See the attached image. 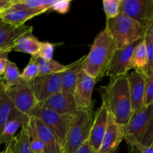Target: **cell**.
<instances>
[{"label":"cell","mask_w":153,"mask_h":153,"mask_svg":"<svg viewBox=\"0 0 153 153\" xmlns=\"http://www.w3.org/2000/svg\"><path fill=\"white\" fill-rule=\"evenodd\" d=\"M97 81L81 69L73 92L78 111H93V91Z\"/></svg>","instance_id":"ba28073f"},{"label":"cell","mask_w":153,"mask_h":153,"mask_svg":"<svg viewBox=\"0 0 153 153\" xmlns=\"http://www.w3.org/2000/svg\"><path fill=\"white\" fill-rule=\"evenodd\" d=\"M102 4L106 19H113L120 13V0H104Z\"/></svg>","instance_id":"4dcf8cb0"},{"label":"cell","mask_w":153,"mask_h":153,"mask_svg":"<svg viewBox=\"0 0 153 153\" xmlns=\"http://www.w3.org/2000/svg\"><path fill=\"white\" fill-rule=\"evenodd\" d=\"M85 55L69 64L67 70L61 73V92L73 94L79 73L82 68Z\"/></svg>","instance_id":"ffe728a7"},{"label":"cell","mask_w":153,"mask_h":153,"mask_svg":"<svg viewBox=\"0 0 153 153\" xmlns=\"http://www.w3.org/2000/svg\"><path fill=\"white\" fill-rule=\"evenodd\" d=\"M143 40L146 43L147 63H146V68H145L143 73L147 79L153 73V42L146 28L144 36H143Z\"/></svg>","instance_id":"f1b7e54d"},{"label":"cell","mask_w":153,"mask_h":153,"mask_svg":"<svg viewBox=\"0 0 153 153\" xmlns=\"http://www.w3.org/2000/svg\"><path fill=\"white\" fill-rule=\"evenodd\" d=\"M3 84L5 88H10L17 85L21 81V73L16 64L10 60L7 61L3 75Z\"/></svg>","instance_id":"cb8c5ba5"},{"label":"cell","mask_w":153,"mask_h":153,"mask_svg":"<svg viewBox=\"0 0 153 153\" xmlns=\"http://www.w3.org/2000/svg\"><path fill=\"white\" fill-rule=\"evenodd\" d=\"M116 46L105 28L95 37L89 53L85 55L82 69L87 74L100 81L105 76Z\"/></svg>","instance_id":"7a4b0ae2"},{"label":"cell","mask_w":153,"mask_h":153,"mask_svg":"<svg viewBox=\"0 0 153 153\" xmlns=\"http://www.w3.org/2000/svg\"><path fill=\"white\" fill-rule=\"evenodd\" d=\"M28 135L30 138V148L31 153H44V145L43 141L30 121H28Z\"/></svg>","instance_id":"f546056e"},{"label":"cell","mask_w":153,"mask_h":153,"mask_svg":"<svg viewBox=\"0 0 153 153\" xmlns=\"http://www.w3.org/2000/svg\"><path fill=\"white\" fill-rule=\"evenodd\" d=\"M146 30H147L148 32H149V35H150L151 37V39H152L153 42V19L152 20H151L150 22H148V24L146 26Z\"/></svg>","instance_id":"60d3db41"},{"label":"cell","mask_w":153,"mask_h":153,"mask_svg":"<svg viewBox=\"0 0 153 153\" xmlns=\"http://www.w3.org/2000/svg\"><path fill=\"white\" fill-rule=\"evenodd\" d=\"M132 111H137L144 105L146 77L141 71L134 70L127 74Z\"/></svg>","instance_id":"4fadbf2b"},{"label":"cell","mask_w":153,"mask_h":153,"mask_svg":"<svg viewBox=\"0 0 153 153\" xmlns=\"http://www.w3.org/2000/svg\"><path fill=\"white\" fill-rule=\"evenodd\" d=\"M2 79H3V77H2V76H0V83H1V81H2Z\"/></svg>","instance_id":"7bdbcfd3"},{"label":"cell","mask_w":153,"mask_h":153,"mask_svg":"<svg viewBox=\"0 0 153 153\" xmlns=\"http://www.w3.org/2000/svg\"><path fill=\"white\" fill-rule=\"evenodd\" d=\"M29 119V117L18 111L16 109L13 108L1 134V144L4 143L5 145L13 140L16 136V131L19 130V128H22L24 124L28 123Z\"/></svg>","instance_id":"d6986e66"},{"label":"cell","mask_w":153,"mask_h":153,"mask_svg":"<svg viewBox=\"0 0 153 153\" xmlns=\"http://www.w3.org/2000/svg\"><path fill=\"white\" fill-rule=\"evenodd\" d=\"M128 148L129 153H153V147L143 144L132 138H124Z\"/></svg>","instance_id":"1f68e13d"},{"label":"cell","mask_w":153,"mask_h":153,"mask_svg":"<svg viewBox=\"0 0 153 153\" xmlns=\"http://www.w3.org/2000/svg\"><path fill=\"white\" fill-rule=\"evenodd\" d=\"M37 63L39 66V76L61 73L67 70L69 67V64L64 65L53 59L50 61H45L38 57Z\"/></svg>","instance_id":"d4e9b609"},{"label":"cell","mask_w":153,"mask_h":153,"mask_svg":"<svg viewBox=\"0 0 153 153\" xmlns=\"http://www.w3.org/2000/svg\"><path fill=\"white\" fill-rule=\"evenodd\" d=\"M93 120V111H78L64 141V153H76L88 140Z\"/></svg>","instance_id":"277c9868"},{"label":"cell","mask_w":153,"mask_h":153,"mask_svg":"<svg viewBox=\"0 0 153 153\" xmlns=\"http://www.w3.org/2000/svg\"><path fill=\"white\" fill-rule=\"evenodd\" d=\"M120 13L146 27L153 19V0H120Z\"/></svg>","instance_id":"8fae6325"},{"label":"cell","mask_w":153,"mask_h":153,"mask_svg":"<svg viewBox=\"0 0 153 153\" xmlns=\"http://www.w3.org/2000/svg\"><path fill=\"white\" fill-rule=\"evenodd\" d=\"M124 140L123 127L118 125L108 114V126L98 153H116Z\"/></svg>","instance_id":"5bb4252c"},{"label":"cell","mask_w":153,"mask_h":153,"mask_svg":"<svg viewBox=\"0 0 153 153\" xmlns=\"http://www.w3.org/2000/svg\"><path fill=\"white\" fill-rule=\"evenodd\" d=\"M105 28L113 39L117 49H124L143 37L146 27L124 13L106 19Z\"/></svg>","instance_id":"3957f363"},{"label":"cell","mask_w":153,"mask_h":153,"mask_svg":"<svg viewBox=\"0 0 153 153\" xmlns=\"http://www.w3.org/2000/svg\"><path fill=\"white\" fill-rule=\"evenodd\" d=\"M44 13H46L44 10H31L19 7L15 5L13 1L12 5L0 14V19L10 25L22 26L25 25L28 20Z\"/></svg>","instance_id":"e0dca14e"},{"label":"cell","mask_w":153,"mask_h":153,"mask_svg":"<svg viewBox=\"0 0 153 153\" xmlns=\"http://www.w3.org/2000/svg\"><path fill=\"white\" fill-rule=\"evenodd\" d=\"M38 104L61 114L74 116L78 111L73 94L67 93L59 92Z\"/></svg>","instance_id":"2e32d148"},{"label":"cell","mask_w":153,"mask_h":153,"mask_svg":"<svg viewBox=\"0 0 153 153\" xmlns=\"http://www.w3.org/2000/svg\"><path fill=\"white\" fill-rule=\"evenodd\" d=\"M55 49V44L49 42H42L41 48L39 52L37 57L45 61L52 60L54 51Z\"/></svg>","instance_id":"d6a6232c"},{"label":"cell","mask_w":153,"mask_h":153,"mask_svg":"<svg viewBox=\"0 0 153 153\" xmlns=\"http://www.w3.org/2000/svg\"><path fill=\"white\" fill-rule=\"evenodd\" d=\"M13 0H0V14L5 11L13 4Z\"/></svg>","instance_id":"74e56055"},{"label":"cell","mask_w":153,"mask_h":153,"mask_svg":"<svg viewBox=\"0 0 153 153\" xmlns=\"http://www.w3.org/2000/svg\"><path fill=\"white\" fill-rule=\"evenodd\" d=\"M140 142L146 146H152L153 142V112L147 128L142 136Z\"/></svg>","instance_id":"e575fe53"},{"label":"cell","mask_w":153,"mask_h":153,"mask_svg":"<svg viewBox=\"0 0 153 153\" xmlns=\"http://www.w3.org/2000/svg\"><path fill=\"white\" fill-rule=\"evenodd\" d=\"M28 83L38 104L61 92V73L38 76Z\"/></svg>","instance_id":"52a82bcc"},{"label":"cell","mask_w":153,"mask_h":153,"mask_svg":"<svg viewBox=\"0 0 153 153\" xmlns=\"http://www.w3.org/2000/svg\"><path fill=\"white\" fill-rule=\"evenodd\" d=\"M74 116L61 114L40 104H37L35 106L29 115L30 117L40 120L52 131L58 139L60 143L63 146V149L67 132L71 126Z\"/></svg>","instance_id":"5b68a950"},{"label":"cell","mask_w":153,"mask_h":153,"mask_svg":"<svg viewBox=\"0 0 153 153\" xmlns=\"http://www.w3.org/2000/svg\"><path fill=\"white\" fill-rule=\"evenodd\" d=\"M153 103V73L146 79V91H145L144 105H149Z\"/></svg>","instance_id":"d590c367"},{"label":"cell","mask_w":153,"mask_h":153,"mask_svg":"<svg viewBox=\"0 0 153 153\" xmlns=\"http://www.w3.org/2000/svg\"><path fill=\"white\" fill-rule=\"evenodd\" d=\"M76 153H95L93 151V149H91V147L90 146V145L88 144V140L81 146L79 149V150L77 151Z\"/></svg>","instance_id":"f35d334b"},{"label":"cell","mask_w":153,"mask_h":153,"mask_svg":"<svg viewBox=\"0 0 153 153\" xmlns=\"http://www.w3.org/2000/svg\"><path fill=\"white\" fill-rule=\"evenodd\" d=\"M71 2L70 0H54L51 5V10L61 14H64L70 10Z\"/></svg>","instance_id":"836d02e7"},{"label":"cell","mask_w":153,"mask_h":153,"mask_svg":"<svg viewBox=\"0 0 153 153\" xmlns=\"http://www.w3.org/2000/svg\"><path fill=\"white\" fill-rule=\"evenodd\" d=\"M0 153H3V151H0Z\"/></svg>","instance_id":"ee69618b"},{"label":"cell","mask_w":153,"mask_h":153,"mask_svg":"<svg viewBox=\"0 0 153 153\" xmlns=\"http://www.w3.org/2000/svg\"><path fill=\"white\" fill-rule=\"evenodd\" d=\"M7 61H8V58H7V56L0 57V76L4 75Z\"/></svg>","instance_id":"ab89813d"},{"label":"cell","mask_w":153,"mask_h":153,"mask_svg":"<svg viewBox=\"0 0 153 153\" xmlns=\"http://www.w3.org/2000/svg\"><path fill=\"white\" fill-rule=\"evenodd\" d=\"M102 105L120 126L128 124L133 111L127 75L111 78L107 85L100 88Z\"/></svg>","instance_id":"6da1fadb"},{"label":"cell","mask_w":153,"mask_h":153,"mask_svg":"<svg viewBox=\"0 0 153 153\" xmlns=\"http://www.w3.org/2000/svg\"><path fill=\"white\" fill-rule=\"evenodd\" d=\"M10 52H12L10 49H0V57L7 56Z\"/></svg>","instance_id":"b9f144b4"},{"label":"cell","mask_w":153,"mask_h":153,"mask_svg":"<svg viewBox=\"0 0 153 153\" xmlns=\"http://www.w3.org/2000/svg\"><path fill=\"white\" fill-rule=\"evenodd\" d=\"M54 0H13V4L19 7L47 12L51 10Z\"/></svg>","instance_id":"484cf974"},{"label":"cell","mask_w":153,"mask_h":153,"mask_svg":"<svg viewBox=\"0 0 153 153\" xmlns=\"http://www.w3.org/2000/svg\"><path fill=\"white\" fill-rule=\"evenodd\" d=\"M152 146V147H153V142H152V146Z\"/></svg>","instance_id":"f6af8a7d"},{"label":"cell","mask_w":153,"mask_h":153,"mask_svg":"<svg viewBox=\"0 0 153 153\" xmlns=\"http://www.w3.org/2000/svg\"><path fill=\"white\" fill-rule=\"evenodd\" d=\"M29 121L43 141L44 153H64L63 146L56 136L40 120L30 117Z\"/></svg>","instance_id":"ac0fdd59"},{"label":"cell","mask_w":153,"mask_h":153,"mask_svg":"<svg viewBox=\"0 0 153 153\" xmlns=\"http://www.w3.org/2000/svg\"><path fill=\"white\" fill-rule=\"evenodd\" d=\"M13 108V106L7 97L2 79L0 83V146L1 145V137L3 130Z\"/></svg>","instance_id":"7402d4cb"},{"label":"cell","mask_w":153,"mask_h":153,"mask_svg":"<svg viewBox=\"0 0 153 153\" xmlns=\"http://www.w3.org/2000/svg\"><path fill=\"white\" fill-rule=\"evenodd\" d=\"M16 136L10 143L5 144V148L3 150V153H16Z\"/></svg>","instance_id":"8d00e7d4"},{"label":"cell","mask_w":153,"mask_h":153,"mask_svg":"<svg viewBox=\"0 0 153 153\" xmlns=\"http://www.w3.org/2000/svg\"><path fill=\"white\" fill-rule=\"evenodd\" d=\"M39 76V66L37 56L31 57L29 62L21 73V79L25 82H30Z\"/></svg>","instance_id":"83f0119b"},{"label":"cell","mask_w":153,"mask_h":153,"mask_svg":"<svg viewBox=\"0 0 153 153\" xmlns=\"http://www.w3.org/2000/svg\"><path fill=\"white\" fill-rule=\"evenodd\" d=\"M143 39V37H142L124 49H116L106 72L105 76H108L111 79L127 75L128 72L131 70V58L134 49Z\"/></svg>","instance_id":"30bf717a"},{"label":"cell","mask_w":153,"mask_h":153,"mask_svg":"<svg viewBox=\"0 0 153 153\" xmlns=\"http://www.w3.org/2000/svg\"><path fill=\"white\" fill-rule=\"evenodd\" d=\"M147 63L146 47L144 40H142L138 43L133 52L131 58V70L141 71L143 73L146 68Z\"/></svg>","instance_id":"603a6c76"},{"label":"cell","mask_w":153,"mask_h":153,"mask_svg":"<svg viewBox=\"0 0 153 153\" xmlns=\"http://www.w3.org/2000/svg\"><path fill=\"white\" fill-rule=\"evenodd\" d=\"M42 42H40L32 33L22 36L16 42L13 51L29 54L31 57L38 55L41 48Z\"/></svg>","instance_id":"44dd1931"},{"label":"cell","mask_w":153,"mask_h":153,"mask_svg":"<svg viewBox=\"0 0 153 153\" xmlns=\"http://www.w3.org/2000/svg\"><path fill=\"white\" fill-rule=\"evenodd\" d=\"M32 25L14 26L0 19V49L13 51L16 42L22 36L33 32Z\"/></svg>","instance_id":"9a60e30c"},{"label":"cell","mask_w":153,"mask_h":153,"mask_svg":"<svg viewBox=\"0 0 153 153\" xmlns=\"http://www.w3.org/2000/svg\"><path fill=\"white\" fill-rule=\"evenodd\" d=\"M152 112L153 103L133 111L128 124L122 126L124 138H132L140 141L150 121Z\"/></svg>","instance_id":"9c48e42d"},{"label":"cell","mask_w":153,"mask_h":153,"mask_svg":"<svg viewBox=\"0 0 153 153\" xmlns=\"http://www.w3.org/2000/svg\"><path fill=\"white\" fill-rule=\"evenodd\" d=\"M108 119V111L101 105L94 116L88 143L95 153H98L102 141L105 134Z\"/></svg>","instance_id":"7c38bea8"},{"label":"cell","mask_w":153,"mask_h":153,"mask_svg":"<svg viewBox=\"0 0 153 153\" xmlns=\"http://www.w3.org/2000/svg\"><path fill=\"white\" fill-rule=\"evenodd\" d=\"M5 91L13 108L29 117L37 105L29 83L21 79L17 85L12 88H5Z\"/></svg>","instance_id":"8992f818"},{"label":"cell","mask_w":153,"mask_h":153,"mask_svg":"<svg viewBox=\"0 0 153 153\" xmlns=\"http://www.w3.org/2000/svg\"><path fill=\"white\" fill-rule=\"evenodd\" d=\"M16 153H31L28 135V122L22 126L19 133L16 135Z\"/></svg>","instance_id":"4316f807"}]
</instances>
